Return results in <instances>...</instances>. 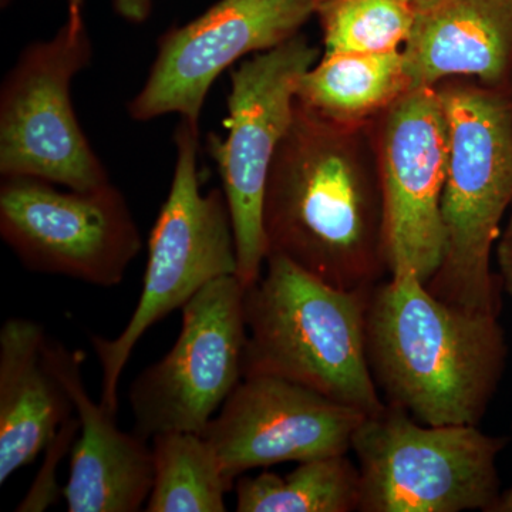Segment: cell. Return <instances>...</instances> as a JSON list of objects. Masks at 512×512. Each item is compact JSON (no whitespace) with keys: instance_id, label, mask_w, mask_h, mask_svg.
Returning <instances> with one entry per match:
<instances>
[{"instance_id":"cell-1","label":"cell","mask_w":512,"mask_h":512,"mask_svg":"<svg viewBox=\"0 0 512 512\" xmlns=\"http://www.w3.org/2000/svg\"><path fill=\"white\" fill-rule=\"evenodd\" d=\"M375 120L335 123L295 101L266 181V256H284L345 291L386 279Z\"/></svg>"},{"instance_id":"cell-2","label":"cell","mask_w":512,"mask_h":512,"mask_svg":"<svg viewBox=\"0 0 512 512\" xmlns=\"http://www.w3.org/2000/svg\"><path fill=\"white\" fill-rule=\"evenodd\" d=\"M500 316L437 298L410 268L370 292L367 357L384 402L429 426H478L504 375Z\"/></svg>"},{"instance_id":"cell-3","label":"cell","mask_w":512,"mask_h":512,"mask_svg":"<svg viewBox=\"0 0 512 512\" xmlns=\"http://www.w3.org/2000/svg\"><path fill=\"white\" fill-rule=\"evenodd\" d=\"M370 289L345 291L281 255L245 289L244 377L274 376L372 416L386 407L367 357Z\"/></svg>"},{"instance_id":"cell-4","label":"cell","mask_w":512,"mask_h":512,"mask_svg":"<svg viewBox=\"0 0 512 512\" xmlns=\"http://www.w3.org/2000/svg\"><path fill=\"white\" fill-rule=\"evenodd\" d=\"M436 87L447 121L446 242L426 285L443 301L500 316L503 285L491 258L512 202V96L460 79Z\"/></svg>"},{"instance_id":"cell-5","label":"cell","mask_w":512,"mask_h":512,"mask_svg":"<svg viewBox=\"0 0 512 512\" xmlns=\"http://www.w3.org/2000/svg\"><path fill=\"white\" fill-rule=\"evenodd\" d=\"M174 140L173 183L148 239L146 272L136 308L116 338L90 336L103 373L100 403L116 414L121 376L148 330L183 309L210 282L238 271L237 244L224 191L201 192L200 124L181 119Z\"/></svg>"},{"instance_id":"cell-6","label":"cell","mask_w":512,"mask_h":512,"mask_svg":"<svg viewBox=\"0 0 512 512\" xmlns=\"http://www.w3.org/2000/svg\"><path fill=\"white\" fill-rule=\"evenodd\" d=\"M507 444L478 426H429L386 404L353 439L360 512H493Z\"/></svg>"},{"instance_id":"cell-7","label":"cell","mask_w":512,"mask_h":512,"mask_svg":"<svg viewBox=\"0 0 512 512\" xmlns=\"http://www.w3.org/2000/svg\"><path fill=\"white\" fill-rule=\"evenodd\" d=\"M318 60L319 49L301 33L244 60L231 72L228 136L208 141L220 168L237 244V276L245 288L264 272L266 181L291 127L299 82Z\"/></svg>"},{"instance_id":"cell-8","label":"cell","mask_w":512,"mask_h":512,"mask_svg":"<svg viewBox=\"0 0 512 512\" xmlns=\"http://www.w3.org/2000/svg\"><path fill=\"white\" fill-rule=\"evenodd\" d=\"M86 25L23 50L0 93V174L33 177L69 190L111 184L74 113L70 84L92 62Z\"/></svg>"},{"instance_id":"cell-9","label":"cell","mask_w":512,"mask_h":512,"mask_svg":"<svg viewBox=\"0 0 512 512\" xmlns=\"http://www.w3.org/2000/svg\"><path fill=\"white\" fill-rule=\"evenodd\" d=\"M0 235L26 269L113 288L143 241L126 198L113 184L62 192L33 177L0 185Z\"/></svg>"},{"instance_id":"cell-10","label":"cell","mask_w":512,"mask_h":512,"mask_svg":"<svg viewBox=\"0 0 512 512\" xmlns=\"http://www.w3.org/2000/svg\"><path fill=\"white\" fill-rule=\"evenodd\" d=\"M245 286L237 275L215 279L185 303L180 335L128 389L134 431L202 433L244 379Z\"/></svg>"},{"instance_id":"cell-11","label":"cell","mask_w":512,"mask_h":512,"mask_svg":"<svg viewBox=\"0 0 512 512\" xmlns=\"http://www.w3.org/2000/svg\"><path fill=\"white\" fill-rule=\"evenodd\" d=\"M389 274L429 282L441 264L447 121L437 87H413L375 120Z\"/></svg>"},{"instance_id":"cell-12","label":"cell","mask_w":512,"mask_h":512,"mask_svg":"<svg viewBox=\"0 0 512 512\" xmlns=\"http://www.w3.org/2000/svg\"><path fill=\"white\" fill-rule=\"evenodd\" d=\"M313 15L315 0H220L161 36L146 84L128 104L131 119L175 113L200 124L205 97L222 72L288 42Z\"/></svg>"},{"instance_id":"cell-13","label":"cell","mask_w":512,"mask_h":512,"mask_svg":"<svg viewBox=\"0 0 512 512\" xmlns=\"http://www.w3.org/2000/svg\"><path fill=\"white\" fill-rule=\"evenodd\" d=\"M366 416L301 384L251 376L201 434L235 483L255 468L348 454Z\"/></svg>"},{"instance_id":"cell-14","label":"cell","mask_w":512,"mask_h":512,"mask_svg":"<svg viewBox=\"0 0 512 512\" xmlns=\"http://www.w3.org/2000/svg\"><path fill=\"white\" fill-rule=\"evenodd\" d=\"M43 360L66 387L80 421L63 488L69 512H137L147 504L154 480L147 440L120 430L116 413L96 403L82 377L83 355L47 339Z\"/></svg>"},{"instance_id":"cell-15","label":"cell","mask_w":512,"mask_h":512,"mask_svg":"<svg viewBox=\"0 0 512 512\" xmlns=\"http://www.w3.org/2000/svg\"><path fill=\"white\" fill-rule=\"evenodd\" d=\"M413 87L476 79L507 87L512 70V0H426L404 43Z\"/></svg>"},{"instance_id":"cell-16","label":"cell","mask_w":512,"mask_h":512,"mask_svg":"<svg viewBox=\"0 0 512 512\" xmlns=\"http://www.w3.org/2000/svg\"><path fill=\"white\" fill-rule=\"evenodd\" d=\"M46 340L32 319L10 318L0 329V485L32 464L74 412L43 360Z\"/></svg>"},{"instance_id":"cell-17","label":"cell","mask_w":512,"mask_h":512,"mask_svg":"<svg viewBox=\"0 0 512 512\" xmlns=\"http://www.w3.org/2000/svg\"><path fill=\"white\" fill-rule=\"evenodd\" d=\"M413 89L402 50L329 53L299 82L296 101L340 124L373 121Z\"/></svg>"},{"instance_id":"cell-18","label":"cell","mask_w":512,"mask_h":512,"mask_svg":"<svg viewBox=\"0 0 512 512\" xmlns=\"http://www.w3.org/2000/svg\"><path fill=\"white\" fill-rule=\"evenodd\" d=\"M238 512H355L360 471L348 454L302 461L286 476L264 471L235 481Z\"/></svg>"},{"instance_id":"cell-19","label":"cell","mask_w":512,"mask_h":512,"mask_svg":"<svg viewBox=\"0 0 512 512\" xmlns=\"http://www.w3.org/2000/svg\"><path fill=\"white\" fill-rule=\"evenodd\" d=\"M154 480L144 511L225 512L234 490L210 441L200 433L173 431L153 437Z\"/></svg>"},{"instance_id":"cell-20","label":"cell","mask_w":512,"mask_h":512,"mask_svg":"<svg viewBox=\"0 0 512 512\" xmlns=\"http://www.w3.org/2000/svg\"><path fill=\"white\" fill-rule=\"evenodd\" d=\"M325 52L386 53L409 39L414 6L407 0H315Z\"/></svg>"},{"instance_id":"cell-21","label":"cell","mask_w":512,"mask_h":512,"mask_svg":"<svg viewBox=\"0 0 512 512\" xmlns=\"http://www.w3.org/2000/svg\"><path fill=\"white\" fill-rule=\"evenodd\" d=\"M80 431L79 419L70 417L66 423L60 427L49 446L46 447L45 463L42 470L39 471L35 483L30 488L29 493L23 498L22 503L16 507L19 512H42L47 510L50 505L56 504L60 493L56 483V467L62 460L64 454L72 448L76 441V434Z\"/></svg>"},{"instance_id":"cell-22","label":"cell","mask_w":512,"mask_h":512,"mask_svg":"<svg viewBox=\"0 0 512 512\" xmlns=\"http://www.w3.org/2000/svg\"><path fill=\"white\" fill-rule=\"evenodd\" d=\"M83 5L84 0H67V8H69L67 23L76 28L84 26ZM113 5L117 15H120L121 18L140 25L150 18L153 0H113Z\"/></svg>"},{"instance_id":"cell-23","label":"cell","mask_w":512,"mask_h":512,"mask_svg":"<svg viewBox=\"0 0 512 512\" xmlns=\"http://www.w3.org/2000/svg\"><path fill=\"white\" fill-rule=\"evenodd\" d=\"M495 254H497V262L500 266L503 291L510 296L512 301V214L510 221L501 231L500 239H498L497 247H495Z\"/></svg>"},{"instance_id":"cell-24","label":"cell","mask_w":512,"mask_h":512,"mask_svg":"<svg viewBox=\"0 0 512 512\" xmlns=\"http://www.w3.org/2000/svg\"><path fill=\"white\" fill-rule=\"evenodd\" d=\"M493 512H512V487L501 493L500 500L495 505Z\"/></svg>"},{"instance_id":"cell-25","label":"cell","mask_w":512,"mask_h":512,"mask_svg":"<svg viewBox=\"0 0 512 512\" xmlns=\"http://www.w3.org/2000/svg\"><path fill=\"white\" fill-rule=\"evenodd\" d=\"M407 2L412 3L414 8H416V6H419L420 3L426 2V0H407Z\"/></svg>"},{"instance_id":"cell-26","label":"cell","mask_w":512,"mask_h":512,"mask_svg":"<svg viewBox=\"0 0 512 512\" xmlns=\"http://www.w3.org/2000/svg\"><path fill=\"white\" fill-rule=\"evenodd\" d=\"M10 2H12V0H0V3H2V8H6V6H9Z\"/></svg>"}]
</instances>
